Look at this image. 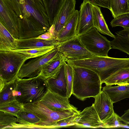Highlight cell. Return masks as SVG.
Listing matches in <instances>:
<instances>
[{
    "mask_svg": "<svg viewBox=\"0 0 129 129\" xmlns=\"http://www.w3.org/2000/svg\"><path fill=\"white\" fill-rule=\"evenodd\" d=\"M18 18L19 29L30 27L48 31L50 27L42 0H11Z\"/></svg>",
    "mask_w": 129,
    "mask_h": 129,
    "instance_id": "1",
    "label": "cell"
},
{
    "mask_svg": "<svg viewBox=\"0 0 129 129\" xmlns=\"http://www.w3.org/2000/svg\"><path fill=\"white\" fill-rule=\"evenodd\" d=\"M72 66L74 72L73 95L83 101L87 98H94L101 92L102 83L96 73L87 68Z\"/></svg>",
    "mask_w": 129,
    "mask_h": 129,
    "instance_id": "2",
    "label": "cell"
},
{
    "mask_svg": "<svg viewBox=\"0 0 129 129\" xmlns=\"http://www.w3.org/2000/svg\"><path fill=\"white\" fill-rule=\"evenodd\" d=\"M15 99L23 104L40 101L47 91L46 80L39 75L31 78H17Z\"/></svg>",
    "mask_w": 129,
    "mask_h": 129,
    "instance_id": "3",
    "label": "cell"
},
{
    "mask_svg": "<svg viewBox=\"0 0 129 129\" xmlns=\"http://www.w3.org/2000/svg\"><path fill=\"white\" fill-rule=\"evenodd\" d=\"M66 62L72 66L84 67L96 73L102 83L119 69L120 63L117 58L95 56L81 59H66Z\"/></svg>",
    "mask_w": 129,
    "mask_h": 129,
    "instance_id": "4",
    "label": "cell"
},
{
    "mask_svg": "<svg viewBox=\"0 0 129 129\" xmlns=\"http://www.w3.org/2000/svg\"><path fill=\"white\" fill-rule=\"evenodd\" d=\"M23 107L25 111L34 114L40 120L36 125L37 128H51L58 121L80 112L77 109L61 111H53L40 101L24 104Z\"/></svg>",
    "mask_w": 129,
    "mask_h": 129,
    "instance_id": "5",
    "label": "cell"
},
{
    "mask_svg": "<svg viewBox=\"0 0 129 129\" xmlns=\"http://www.w3.org/2000/svg\"><path fill=\"white\" fill-rule=\"evenodd\" d=\"M28 59L21 53L0 51V79L5 82L16 79L20 69Z\"/></svg>",
    "mask_w": 129,
    "mask_h": 129,
    "instance_id": "6",
    "label": "cell"
},
{
    "mask_svg": "<svg viewBox=\"0 0 129 129\" xmlns=\"http://www.w3.org/2000/svg\"><path fill=\"white\" fill-rule=\"evenodd\" d=\"M78 37L82 44L89 52L95 56L108 57L112 48L110 42L93 27Z\"/></svg>",
    "mask_w": 129,
    "mask_h": 129,
    "instance_id": "7",
    "label": "cell"
},
{
    "mask_svg": "<svg viewBox=\"0 0 129 129\" xmlns=\"http://www.w3.org/2000/svg\"><path fill=\"white\" fill-rule=\"evenodd\" d=\"M57 48L41 56L32 59L23 64L20 69L17 78H31L39 75L42 68L58 54Z\"/></svg>",
    "mask_w": 129,
    "mask_h": 129,
    "instance_id": "8",
    "label": "cell"
},
{
    "mask_svg": "<svg viewBox=\"0 0 129 129\" xmlns=\"http://www.w3.org/2000/svg\"><path fill=\"white\" fill-rule=\"evenodd\" d=\"M59 51L68 59H81L95 56L89 52L75 36L69 39L59 43L57 47Z\"/></svg>",
    "mask_w": 129,
    "mask_h": 129,
    "instance_id": "9",
    "label": "cell"
},
{
    "mask_svg": "<svg viewBox=\"0 0 129 129\" xmlns=\"http://www.w3.org/2000/svg\"><path fill=\"white\" fill-rule=\"evenodd\" d=\"M0 22L16 39L19 38L18 18L11 0H0Z\"/></svg>",
    "mask_w": 129,
    "mask_h": 129,
    "instance_id": "10",
    "label": "cell"
},
{
    "mask_svg": "<svg viewBox=\"0 0 129 129\" xmlns=\"http://www.w3.org/2000/svg\"><path fill=\"white\" fill-rule=\"evenodd\" d=\"M76 0H64L52 26L48 31L56 39L75 10Z\"/></svg>",
    "mask_w": 129,
    "mask_h": 129,
    "instance_id": "11",
    "label": "cell"
},
{
    "mask_svg": "<svg viewBox=\"0 0 129 129\" xmlns=\"http://www.w3.org/2000/svg\"><path fill=\"white\" fill-rule=\"evenodd\" d=\"M94 27L92 4L83 1L79 11L76 35L79 36Z\"/></svg>",
    "mask_w": 129,
    "mask_h": 129,
    "instance_id": "12",
    "label": "cell"
},
{
    "mask_svg": "<svg viewBox=\"0 0 129 129\" xmlns=\"http://www.w3.org/2000/svg\"><path fill=\"white\" fill-rule=\"evenodd\" d=\"M94 98L95 101L92 104L100 120L104 123L114 113L113 103L107 94L102 90Z\"/></svg>",
    "mask_w": 129,
    "mask_h": 129,
    "instance_id": "13",
    "label": "cell"
},
{
    "mask_svg": "<svg viewBox=\"0 0 129 129\" xmlns=\"http://www.w3.org/2000/svg\"><path fill=\"white\" fill-rule=\"evenodd\" d=\"M69 99L54 92L48 89L40 101L49 109L54 111H61L77 109L70 103Z\"/></svg>",
    "mask_w": 129,
    "mask_h": 129,
    "instance_id": "14",
    "label": "cell"
},
{
    "mask_svg": "<svg viewBox=\"0 0 129 129\" xmlns=\"http://www.w3.org/2000/svg\"><path fill=\"white\" fill-rule=\"evenodd\" d=\"M103 125L92 104L80 112L75 125L81 128H103Z\"/></svg>",
    "mask_w": 129,
    "mask_h": 129,
    "instance_id": "15",
    "label": "cell"
},
{
    "mask_svg": "<svg viewBox=\"0 0 129 129\" xmlns=\"http://www.w3.org/2000/svg\"><path fill=\"white\" fill-rule=\"evenodd\" d=\"M66 62L52 77L46 80L48 89L64 97L67 96V86L65 71Z\"/></svg>",
    "mask_w": 129,
    "mask_h": 129,
    "instance_id": "16",
    "label": "cell"
},
{
    "mask_svg": "<svg viewBox=\"0 0 129 129\" xmlns=\"http://www.w3.org/2000/svg\"><path fill=\"white\" fill-rule=\"evenodd\" d=\"M59 44L56 39L50 40L31 38L16 39V48L18 49H26L54 46L57 47Z\"/></svg>",
    "mask_w": 129,
    "mask_h": 129,
    "instance_id": "17",
    "label": "cell"
},
{
    "mask_svg": "<svg viewBox=\"0 0 129 129\" xmlns=\"http://www.w3.org/2000/svg\"><path fill=\"white\" fill-rule=\"evenodd\" d=\"M79 11L75 10L73 14L56 39L59 43L69 39L76 35Z\"/></svg>",
    "mask_w": 129,
    "mask_h": 129,
    "instance_id": "18",
    "label": "cell"
},
{
    "mask_svg": "<svg viewBox=\"0 0 129 129\" xmlns=\"http://www.w3.org/2000/svg\"><path fill=\"white\" fill-rule=\"evenodd\" d=\"M65 62V57L59 52L57 56L44 66L39 75L46 80L51 78Z\"/></svg>",
    "mask_w": 129,
    "mask_h": 129,
    "instance_id": "19",
    "label": "cell"
},
{
    "mask_svg": "<svg viewBox=\"0 0 129 129\" xmlns=\"http://www.w3.org/2000/svg\"><path fill=\"white\" fill-rule=\"evenodd\" d=\"M102 90L107 94L113 103L129 98V84L113 86L106 85Z\"/></svg>",
    "mask_w": 129,
    "mask_h": 129,
    "instance_id": "20",
    "label": "cell"
},
{
    "mask_svg": "<svg viewBox=\"0 0 129 129\" xmlns=\"http://www.w3.org/2000/svg\"><path fill=\"white\" fill-rule=\"evenodd\" d=\"M113 40L110 41L112 48L119 50L129 55V29L115 32Z\"/></svg>",
    "mask_w": 129,
    "mask_h": 129,
    "instance_id": "21",
    "label": "cell"
},
{
    "mask_svg": "<svg viewBox=\"0 0 129 129\" xmlns=\"http://www.w3.org/2000/svg\"><path fill=\"white\" fill-rule=\"evenodd\" d=\"M92 6L94 27L101 33L114 38L115 35L109 29L100 8L96 5Z\"/></svg>",
    "mask_w": 129,
    "mask_h": 129,
    "instance_id": "22",
    "label": "cell"
},
{
    "mask_svg": "<svg viewBox=\"0 0 129 129\" xmlns=\"http://www.w3.org/2000/svg\"><path fill=\"white\" fill-rule=\"evenodd\" d=\"M16 48V39L0 22V51H11Z\"/></svg>",
    "mask_w": 129,
    "mask_h": 129,
    "instance_id": "23",
    "label": "cell"
},
{
    "mask_svg": "<svg viewBox=\"0 0 129 129\" xmlns=\"http://www.w3.org/2000/svg\"><path fill=\"white\" fill-rule=\"evenodd\" d=\"M104 83L107 86L129 84V67L119 70L106 79Z\"/></svg>",
    "mask_w": 129,
    "mask_h": 129,
    "instance_id": "24",
    "label": "cell"
},
{
    "mask_svg": "<svg viewBox=\"0 0 129 129\" xmlns=\"http://www.w3.org/2000/svg\"><path fill=\"white\" fill-rule=\"evenodd\" d=\"M16 79L5 82L3 87L0 89V105L15 100V92Z\"/></svg>",
    "mask_w": 129,
    "mask_h": 129,
    "instance_id": "25",
    "label": "cell"
},
{
    "mask_svg": "<svg viewBox=\"0 0 129 129\" xmlns=\"http://www.w3.org/2000/svg\"><path fill=\"white\" fill-rule=\"evenodd\" d=\"M64 0H42L50 27L57 14Z\"/></svg>",
    "mask_w": 129,
    "mask_h": 129,
    "instance_id": "26",
    "label": "cell"
},
{
    "mask_svg": "<svg viewBox=\"0 0 129 129\" xmlns=\"http://www.w3.org/2000/svg\"><path fill=\"white\" fill-rule=\"evenodd\" d=\"M110 10L114 18L126 13H129L128 0H109Z\"/></svg>",
    "mask_w": 129,
    "mask_h": 129,
    "instance_id": "27",
    "label": "cell"
},
{
    "mask_svg": "<svg viewBox=\"0 0 129 129\" xmlns=\"http://www.w3.org/2000/svg\"><path fill=\"white\" fill-rule=\"evenodd\" d=\"M17 115L0 110V129L18 128Z\"/></svg>",
    "mask_w": 129,
    "mask_h": 129,
    "instance_id": "28",
    "label": "cell"
},
{
    "mask_svg": "<svg viewBox=\"0 0 129 129\" xmlns=\"http://www.w3.org/2000/svg\"><path fill=\"white\" fill-rule=\"evenodd\" d=\"M57 47L54 46L26 49L16 48L11 51L19 52L25 55L28 59L42 56Z\"/></svg>",
    "mask_w": 129,
    "mask_h": 129,
    "instance_id": "29",
    "label": "cell"
},
{
    "mask_svg": "<svg viewBox=\"0 0 129 129\" xmlns=\"http://www.w3.org/2000/svg\"><path fill=\"white\" fill-rule=\"evenodd\" d=\"M17 115L21 120L23 128H37L36 125L40 121L36 116L25 110Z\"/></svg>",
    "mask_w": 129,
    "mask_h": 129,
    "instance_id": "30",
    "label": "cell"
},
{
    "mask_svg": "<svg viewBox=\"0 0 129 129\" xmlns=\"http://www.w3.org/2000/svg\"><path fill=\"white\" fill-rule=\"evenodd\" d=\"M23 105L15 100L0 105V110L17 115L19 112L24 110Z\"/></svg>",
    "mask_w": 129,
    "mask_h": 129,
    "instance_id": "31",
    "label": "cell"
},
{
    "mask_svg": "<svg viewBox=\"0 0 129 129\" xmlns=\"http://www.w3.org/2000/svg\"><path fill=\"white\" fill-rule=\"evenodd\" d=\"M65 71L67 86V97L69 98L72 94L74 72L72 66L66 62L65 65Z\"/></svg>",
    "mask_w": 129,
    "mask_h": 129,
    "instance_id": "32",
    "label": "cell"
},
{
    "mask_svg": "<svg viewBox=\"0 0 129 129\" xmlns=\"http://www.w3.org/2000/svg\"><path fill=\"white\" fill-rule=\"evenodd\" d=\"M112 27H122L124 29H129V13L120 15L114 18L110 22Z\"/></svg>",
    "mask_w": 129,
    "mask_h": 129,
    "instance_id": "33",
    "label": "cell"
},
{
    "mask_svg": "<svg viewBox=\"0 0 129 129\" xmlns=\"http://www.w3.org/2000/svg\"><path fill=\"white\" fill-rule=\"evenodd\" d=\"M78 114H76L58 121L52 126L51 128L66 127L71 126L75 125Z\"/></svg>",
    "mask_w": 129,
    "mask_h": 129,
    "instance_id": "34",
    "label": "cell"
},
{
    "mask_svg": "<svg viewBox=\"0 0 129 129\" xmlns=\"http://www.w3.org/2000/svg\"><path fill=\"white\" fill-rule=\"evenodd\" d=\"M120 117L116 113L112 115L104 123L103 128H115L123 126V124L121 122Z\"/></svg>",
    "mask_w": 129,
    "mask_h": 129,
    "instance_id": "35",
    "label": "cell"
},
{
    "mask_svg": "<svg viewBox=\"0 0 129 129\" xmlns=\"http://www.w3.org/2000/svg\"><path fill=\"white\" fill-rule=\"evenodd\" d=\"M89 1L92 5L99 6L110 10L109 0H83Z\"/></svg>",
    "mask_w": 129,
    "mask_h": 129,
    "instance_id": "36",
    "label": "cell"
},
{
    "mask_svg": "<svg viewBox=\"0 0 129 129\" xmlns=\"http://www.w3.org/2000/svg\"><path fill=\"white\" fill-rule=\"evenodd\" d=\"M36 38L37 39L46 40H50L55 39L53 35L48 31L36 37Z\"/></svg>",
    "mask_w": 129,
    "mask_h": 129,
    "instance_id": "37",
    "label": "cell"
},
{
    "mask_svg": "<svg viewBox=\"0 0 129 129\" xmlns=\"http://www.w3.org/2000/svg\"><path fill=\"white\" fill-rule=\"evenodd\" d=\"M121 121L125 123L129 124V109L124 111V114L120 117Z\"/></svg>",
    "mask_w": 129,
    "mask_h": 129,
    "instance_id": "38",
    "label": "cell"
},
{
    "mask_svg": "<svg viewBox=\"0 0 129 129\" xmlns=\"http://www.w3.org/2000/svg\"><path fill=\"white\" fill-rule=\"evenodd\" d=\"M128 3L129 5V0H128Z\"/></svg>",
    "mask_w": 129,
    "mask_h": 129,
    "instance_id": "39",
    "label": "cell"
}]
</instances>
